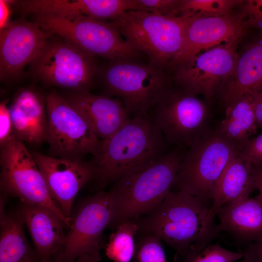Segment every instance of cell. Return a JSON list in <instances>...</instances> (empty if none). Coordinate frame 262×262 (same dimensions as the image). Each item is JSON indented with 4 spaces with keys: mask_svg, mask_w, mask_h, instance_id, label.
<instances>
[{
    "mask_svg": "<svg viewBox=\"0 0 262 262\" xmlns=\"http://www.w3.org/2000/svg\"><path fill=\"white\" fill-rule=\"evenodd\" d=\"M149 113L166 143L176 147H189L210 131L206 104L182 88H169Z\"/></svg>",
    "mask_w": 262,
    "mask_h": 262,
    "instance_id": "obj_10",
    "label": "cell"
},
{
    "mask_svg": "<svg viewBox=\"0 0 262 262\" xmlns=\"http://www.w3.org/2000/svg\"><path fill=\"white\" fill-rule=\"evenodd\" d=\"M210 208L195 196L170 190L156 208L135 219L138 233L158 236L178 253L206 246L220 234Z\"/></svg>",
    "mask_w": 262,
    "mask_h": 262,
    "instance_id": "obj_2",
    "label": "cell"
},
{
    "mask_svg": "<svg viewBox=\"0 0 262 262\" xmlns=\"http://www.w3.org/2000/svg\"><path fill=\"white\" fill-rule=\"evenodd\" d=\"M113 218L110 190L100 191L84 200L71 215L66 241L57 254L60 262H75L80 256L100 250L102 234Z\"/></svg>",
    "mask_w": 262,
    "mask_h": 262,
    "instance_id": "obj_12",
    "label": "cell"
},
{
    "mask_svg": "<svg viewBox=\"0 0 262 262\" xmlns=\"http://www.w3.org/2000/svg\"><path fill=\"white\" fill-rule=\"evenodd\" d=\"M83 117L100 140L114 134L130 119V114L118 98L89 91H73L65 98Z\"/></svg>",
    "mask_w": 262,
    "mask_h": 262,
    "instance_id": "obj_17",
    "label": "cell"
},
{
    "mask_svg": "<svg viewBox=\"0 0 262 262\" xmlns=\"http://www.w3.org/2000/svg\"><path fill=\"white\" fill-rule=\"evenodd\" d=\"M220 233H228L241 247L262 239V197H246L224 205L217 214Z\"/></svg>",
    "mask_w": 262,
    "mask_h": 262,
    "instance_id": "obj_20",
    "label": "cell"
},
{
    "mask_svg": "<svg viewBox=\"0 0 262 262\" xmlns=\"http://www.w3.org/2000/svg\"><path fill=\"white\" fill-rule=\"evenodd\" d=\"M13 2V0H0V31L10 23V5Z\"/></svg>",
    "mask_w": 262,
    "mask_h": 262,
    "instance_id": "obj_34",
    "label": "cell"
},
{
    "mask_svg": "<svg viewBox=\"0 0 262 262\" xmlns=\"http://www.w3.org/2000/svg\"><path fill=\"white\" fill-rule=\"evenodd\" d=\"M241 5V12L244 15L248 27L262 31V0H245Z\"/></svg>",
    "mask_w": 262,
    "mask_h": 262,
    "instance_id": "obj_31",
    "label": "cell"
},
{
    "mask_svg": "<svg viewBox=\"0 0 262 262\" xmlns=\"http://www.w3.org/2000/svg\"><path fill=\"white\" fill-rule=\"evenodd\" d=\"M185 152L176 147L147 165L117 180L110 190L111 226L144 216L156 208L171 190Z\"/></svg>",
    "mask_w": 262,
    "mask_h": 262,
    "instance_id": "obj_3",
    "label": "cell"
},
{
    "mask_svg": "<svg viewBox=\"0 0 262 262\" xmlns=\"http://www.w3.org/2000/svg\"><path fill=\"white\" fill-rule=\"evenodd\" d=\"M180 0H137V10L164 16H179Z\"/></svg>",
    "mask_w": 262,
    "mask_h": 262,
    "instance_id": "obj_29",
    "label": "cell"
},
{
    "mask_svg": "<svg viewBox=\"0 0 262 262\" xmlns=\"http://www.w3.org/2000/svg\"><path fill=\"white\" fill-rule=\"evenodd\" d=\"M96 60L95 56L60 37L49 39L30 65L33 75L46 84L89 91L97 70Z\"/></svg>",
    "mask_w": 262,
    "mask_h": 262,
    "instance_id": "obj_9",
    "label": "cell"
},
{
    "mask_svg": "<svg viewBox=\"0 0 262 262\" xmlns=\"http://www.w3.org/2000/svg\"><path fill=\"white\" fill-rule=\"evenodd\" d=\"M241 39L205 50L177 66L176 82L196 95L202 94L210 101L231 74L238 57L236 47Z\"/></svg>",
    "mask_w": 262,
    "mask_h": 262,
    "instance_id": "obj_13",
    "label": "cell"
},
{
    "mask_svg": "<svg viewBox=\"0 0 262 262\" xmlns=\"http://www.w3.org/2000/svg\"><path fill=\"white\" fill-rule=\"evenodd\" d=\"M220 88L226 107L262 89V38L238 56L231 74Z\"/></svg>",
    "mask_w": 262,
    "mask_h": 262,
    "instance_id": "obj_21",
    "label": "cell"
},
{
    "mask_svg": "<svg viewBox=\"0 0 262 262\" xmlns=\"http://www.w3.org/2000/svg\"><path fill=\"white\" fill-rule=\"evenodd\" d=\"M48 116L46 141L50 156L82 160L96 154L100 140L66 99L53 91L45 98Z\"/></svg>",
    "mask_w": 262,
    "mask_h": 262,
    "instance_id": "obj_11",
    "label": "cell"
},
{
    "mask_svg": "<svg viewBox=\"0 0 262 262\" xmlns=\"http://www.w3.org/2000/svg\"><path fill=\"white\" fill-rule=\"evenodd\" d=\"M100 250L79 256L75 262H101Z\"/></svg>",
    "mask_w": 262,
    "mask_h": 262,
    "instance_id": "obj_37",
    "label": "cell"
},
{
    "mask_svg": "<svg viewBox=\"0 0 262 262\" xmlns=\"http://www.w3.org/2000/svg\"><path fill=\"white\" fill-rule=\"evenodd\" d=\"M0 33V77L4 81L18 78L52 36L25 19L10 22Z\"/></svg>",
    "mask_w": 262,
    "mask_h": 262,
    "instance_id": "obj_15",
    "label": "cell"
},
{
    "mask_svg": "<svg viewBox=\"0 0 262 262\" xmlns=\"http://www.w3.org/2000/svg\"><path fill=\"white\" fill-rule=\"evenodd\" d=\"M6 195L0 197V262H39L35 249L29 243L24 230V222L18 212L5 210Z\"/></svg>",
    "mask_w": 262,
    "mask_h": 262,
    "instance_id": "obj_23",
    "label": "cell"
},
{
    "mask_svg": "<svg viewBox=\"0 0 262 262\" xmlns=\"http://www.w3.org/2000/svg\"><path fill=\"white\" fill-rule=\"evenodd\" d=\"M14 135L33 146L46 141L48 116L45 98L31 88L19 91L9 107Z\"/></svg>",
    "mask_w": 262,
    "mask_h": 262,
    "instance_id": "obj_19",
    "label": "cell"
},
{
    "mask_svg": "<svg viewBox=\"0 0 262 262\" xmlns=\"http://www.w3.org/2000/svg\"><path fill=\"white\" fill-rule=\"evenodd\" d=\"M18 212L41 260L50 259L62 250L68 228L58 215L46 207L22 203Z\"/></svg>",
    "mask_w": 262,
    "mask_h": 262,
    "instance_id": "obj_18",
    "label": "cell"
},
{
    "mask_svg": "<svg viewBox=\"0 0 262 262\" xmlns=\"http://www.w3.org/2000/svg\"><path fill=\"white\" fill-rule=\"evenodd\" d=\"M8 100H4L0 103V146L2 147L7 144L14 136L13 125Z\"/></svg>",
    "mask_w": 262,
    "mask_h": 262,
    "instance_id": "obj_32",
    "label": "cell"
},
{
    "mask_svg": "<svg viewBox=\"0 0 262 262\" xmlns=\"http://www.w3.org/2000/svg\"><path fill=\"white\" fill-rule=\"evenodd\" d=\"M239 252L243 254L240 262H262V239L240 247Z\"/></svg>",
    "mask_w": 262,
    "mask_h": 262,
    "instance_id": "obj_33",
    "label": "cell"
},
{
    "mask_svg": "<svg viewBox=\"0 0 262 262\" xmlns=\"http://www.w3.org/2000/svg\"><path fill=\"white\" fill-rule=\"evenodd\" d=\"M238 153L253 166L262 165V132L245 142Z\"/></svg>",
    "mask_w": 262,
    "mask_h": 262,
    "instance_id": "obj_30",
    "label": "cell"
},
{
    "mask_svg": "<svg viewBox=\"0 0 262 262\" xmlns=\"http://www.w3.org/2000/svg\"><path fill=\"white\" fill-rule=\"evenodd\" d=\"M251 96L257 127H262V89Z\"/></svg>",
    "mask_w": 262,
    "mask_h": 262,
    "instance_id": "obj_35",
    "label": "cell"
},
{
    "mask_svg": "<svg viewBox=\"0 0 262 262\" xmlns=\"http://www.w3.org/2000/svg\"><path fill=\"white\" fill-rule=\"evenodd\" d=\"M225 114L216 130L239 149L258 127L251 96H245L227 106Z\"/></svg>",
    "mask_w": 262,
    "mask_h": 262,
    "instance_id": "obj_24",
    "label": "cell"
},
{
    "mask_svg": "<svg viewBox=\"0 0 262 262\" xmlns=\"http://www.w3.org/2000/svg\"><path fill=\"white\" fill-rule=\"evenodd\" d=\"M136 238L134 262H167L160 238L151 234L139 233Z\"/></svg>",
    "mask_w": 262,
    "mask_h": 262,
    "instance_id": "obj_28",
    "label": "cell"
},
{
    "mask_svg": "<svg viewBox=\"0 0 262 262\" xmlns=\"http://www.w3.org/2000/svg\"><path fill=\"white\" fill-rule=\"evenodd\" d=\"M252 166L256 189L259 192L258 195L262 197V165Z\"/></svg>",
    "mask_w": 262,
    "mask_h": 262,
    "instance_id": "obj_36",
    "label": "cell"
},
{
    "mask_svg": "<svg viewBox=\"0 0 262 262\" xmlns=\"http://www.w3.org/2000/svg\"><path fill=\"white\" fill-rule=\"evenodd\" d=\"M135 60H112L101 71L106 96L120 99L133 116L149 113L170 88L162 68Z\"/></svg>",
    "mask_w": 262,
    "mask_h": 262,
    "instance_id": "obj_6",
    "label": "cell"
},
{
    "mask_svg": "<svg viewBox=\"0 0 262 262\" xmlns=\"http://www.w3.org/2000/svg\"><path fill=\"white\" fill-rule=\"evenodd\" d=\"M189 18L164 16L140 11H128L111 23L149 64L163 68L180 50Z\"/></svg>",
    "mask_w": 262,
    "mask_h": 262,
    "instance_id": "obj_5",
    "label": "cell"
},
{
    "mask_svg": "<svg viewBox=\"0 0 262 262\" xmlns=\"http://www.w3.org/2000/svg\"><path fill=\"white\" fill-rule=\"evenodd\" d=\"M242 258L241 252L228 250L217 243L193 246L183 253H176L173 262H234Z\"/></svg>",
    "mask_w": 262,
    "mask_h": 262,
    "instance_id": "obj_27",
    "label": "cell"
},
{
    "mask_svg": "<svg viewBox=\"0 0 262 262\" xmlns=\"http://www.w3.org/2000/svg\"><path fill=\"white\" fill-rule=\"evenodd\" d=\"M166 142L150 113L133 116L100 143L91 162L102 187L139 170L167 151Z\"/></svg>",
    "mask_w": 262,
    "mask_h": 262,
    "instance_id": "obj_1",
    "label": "cell"
},
{
    "mask_svg": "<svg viewBox=\"0 0 262 262\" xmlns=\"http://www.w3.org/2000/svg\"><path fill=\"white\" fill-rule=\"evenodd\" d=\"M256 189L253 166L238 152L229 163L216 184L210 208L211 215L214 218L224 205L249 197Z\"/></svg>",
    "mask_w": 262,
    "mask_h": 262,
    "instance_id": "obj_22",
    "label": "cell"
},
{
    "mask_svg": "<svg viewBox=\"0 0 262 262\" xmlns=\"http://www.w3.org/2000/svg\"><path fill=\"white\" fill-rule=\"evenodd\" d=\"M238 152V148L217 130H210L184 153L171 190L195 196L210 208L216 184Z\"/></svg>",
    "mask_w": 262,
    "mask_h": 262,
    "instance_id": "obj_4",
    "label": "cell"
},
{
    "mask_svg": "<svg viewBox=\"0 0 262 262\" xmlns=\"http://www.w3.org/2000/svg\"><path fill=\"white\" fill-rule=\"evenodd\" d=\"M52 199L70 223L72 208L81 189L95 177L91 162L31 152Z\"/></svg>",
    "mask_w": 262,
    "mask_h": 262,
    "instance_id": "obj_14",
    "label": "cell"
},
{
    "mask_svg": "<svg viewBox=\"0 0 262 262\" xmlns=\"http://www.w3.org/2000/svg\"><path fill=\"white\" fill-rule=\"evenodd\" d=\"M245 0H180L179 16L193 18L228 15L236 5Z\"/></svg>",
    "mask_w": 262,
    "mask_h": 262,
    "instance_id": "obj_26",
    "label": "cell"
},
{
    "mask_svg": "<svg viewBox=\"0 0 262 262\" xmlns=\"http://www.w3.org/2000/svg\"><path fill=\"white\" fill-rule=\"evenodd\" d=\"M0 188L21 203L46 207L58 215L68 229L70 223L52 199L43 176L31 153L15 136L0 147Z\"/></svg>",
    "mask_w": 262,
    "mask_h": 262,
    "instance_id": "obj_8",
    "label": "cell"
},
{
    "mask_svg": "<svg viewBox=\"0 0 262 262\" xmlns=\"http://www.w3.org/2000/svg\"><path fill=\"white\" fill-rule=\"evenodd\" d=\"M138 230L136 219L125 220L116 225L106 247V256L115 262H131Z\"/></svg>",
    "mask_w": 262,
    "mask_h": 262,
    "instance_id": "obj_25",
    "label": "cell"
},
{
    "mask_svg": "<svg viewBox=\"0 0 262 262\" xmlns=\"http://www.w3.org/2000/svg\"><path fill=\"white\" fill-rule=\"evenodd\" d=\"M39 262H60L58 261L55 260H52L50 259H47V260H41Z\"/></svg>",
    "mask_w": 262,
    "mask_h": 262,
    "instance_id": "obj_38",
    "label": "cell"
},
{
    "mask_svg": "<svg viewBox=\"0 0 262 262\" xmlns=\"http://www.w3.org/2000/svg\"><path fill=\"white\" fill-rule=\"evenodd\" d=\"M34 22L51 35H57L85 52L110 61L135 59L136 50L111 22L84 16H59L35 14Z\"/></svg>",
    "mask_w": 262,
    "mask_h": 262,
    "instance_id": "obj_7",
    "label": "cell"
},
{
    "mask_svg": "<svg viewBox=\"0 0 262 262\" xmlns=\"http://www.w3.org/2000/svg\"><path fill=\"white\" fill-rule=\"evenodd\" d=\"M248 28L241 12L190 18L181 49L169 66L177 67L202 50L241 39Z\"/></svg>",
    "mask_w": 262,
    "mask_h": 262,
    "instance_id": "obj_16",
    "label": "cell"
}]
</instances>
